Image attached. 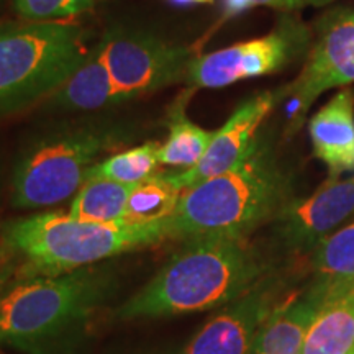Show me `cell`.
Masks as SVG:
<instances>
[{
  "instance_id": "6da1fadb",
  "label": "cell",
  "mask_w": 354,
  "mask_h": 354,
  "mask_svg": "<svg viewBox=\"0 0 354 354\" xmlns=\"http://www.w3.org/2000/svg\"><path fill=\"white\" fill-rule=\"evenodd\" d=\"M148 284L118 307L120 320L165 318L228 305L258 284L263 264L245 240L184 241Z\"/></svg>"
},
{
  "instance_id": "7a4b0ae2",
  "label": "cell",
  "mask_w": 354,
  "mask_h": 354,
  "mask_svg": "<svg viewBox=\"0 0 354 354\" xmlns=\"http://www.w3.org/2000/svg\"><path fill=\"white\" fill-rule=\"evenodd\" d=\"M289 180L268 146L256 138L248 156L225 174L183 190L169 220L171 238L245 240L289 203Z\"/></svg>"
},
{
  "instance_id": "3957f363",
  "label": "cell",
  "mask_w": 354,
  "mask_h": 354,
  "mask_svg": "<svg viewBox=\"0 0 354 354\" xmlns=\"http://www.w3.org/2000/svg\"><path fill=\"white\" fill-rule=\"evenodd\" d=\"M3 241L21 258L25 276H59L171 238L167 223H94L63 212H39L3 225Z\"/></svg>"
},
{
  "instance_id": "277c9868",
  "label": "cell",
  "mask_w": 354,
  "mask_h": 354,
  "mask_svg": "<svg viewBox=\"0 0 354 354\" xmlns=\"http://www.w3.org/2000/svg\"><path fill=\"white\" fill-rule=\"evenodd\" d=\"M128 135L118 123H74L35 133L13 165L12 205L41 210L76 196L92 167L125 145Z\"/></svg>"
},
{
  "instance_id": "5b68a950",
  "label": "cell",
  "mask_w": 354,
  "mask_h": 354,
  "mask_svg": "<svg viewBox=\"0 0 354 354\" xmlns=\"http://www.w3.org/2000/svg\"><path fill=\"white\" fill-rule=\"evenodd\" d=\"M113 290V274L84 268L20 276L0 294V343H35L77 328Z\"/></svg>"
},
{
  "instance_id": "8992f818",
  "label": "cell",
  "mask_w": 354,
  "mask_h": 354,
  "mask_svg": "<svg viewBox=\"0 0 354 354\" xmlns=\"http://www.w3.org/2000/svg\"><path fill=\"white\" fill-rule=\"evenodd\" d=\"M88 50L86 32L63 20L0 25V115L48 99Z\"/></svg>"
},
{
  "instance_id": "52a82bcc",
  "label": "cell",
  "mask_w": 354,
  "mask_h": 354,
  "mask_svg": "<svg viewBox=\"0 0 354 354\" xmlns=\"http://www.w3.org/2000/svg\"><path fill=\"white\" fill-rule=\"evenodd\" d=\"M94 46L128 100L184 82L190 63L198 56L189 46L128 28H112Z\"/></svg>"
},
{
  "instance_id": "ba28073f",
  "label": "cell",
  "mask_w": 354,
  "mask_h": 354,
  "mask_svg": "<svg viewBox=\"0 0 354 354\" xmlns=\"http://www.w3.org/2000/svg\"><path fill=\"white\" fill-rule=\"evenodd\" d=\"M308 38L305 26L286 20L263 38L196 56L184 82L196 91L227 87L243 79L268 76L292 63L305 50Z\"/></svg>"
},
{
  "instance_id": "9c48e42d",
  "label": "cell",
  "mask_w": 354,
  "mask_h": 354,
  "mask_svg": "<svg viewBox=\"0 0 354 354\" xmlns=\"http://www.w3.org/2000/svg\"><path fill=\"white\" fill-rule=\"evenodd\" d=\"M349 82H354V10L333 15L322 25L308 63L297 81L286 88L292 95L290 130H297L323 92Z\"/></svg>"
},
{
  "instance_id": "30bf717a",
  "label": "cell",
  "mask_w": 354,
  "mask_h": 354,
  "mask_svg": "<svg viewBox=\"0 0 354 354\" xmlns=\"http://www.w3.org/2000/svg\"><path fill=\"white\" fill-rule=\"evenodd\" d=\"M281 95L271 91L263 92L234 110L228 122L214 133V138L201 161L192 169L172 174L180 189L184 190L210 177L225 174L240 165L253 148L261 123L277 104Z\"/></svg>"
},
{
  "instance_id": "8fae6325",
  "label": "cell",
  "mask_w": 354,
  "mask_h": 354,
  "mask_svg": "<svg viewBox=\"0 0 354 354\" xmlns=\"http://www.w3.org/2000/svg\"><path fill=\"white\" fill-rule=\"evenodd\" d=\"M354 214V177H330L313 196L290 201L277 215L281 236L292 250H315L335 227Z\"/></svg>"
},
{
  "instance_id": "7c38bea8",
  "label": "cell",
  "mask_w": 354,
  "mask_h": 354,
  "mask_svg": "<svg viewBox=\"0 0 354 354\" xmlns=\"http://www.w3.org/2000/svg\"><path fill=\"white\" fill-rule=\"evenodd\" d=\"M272 286L258 282L210 318L183 354H250L256 335L271 315Z\"/></svg>"
},
{
  "instance_id": "4fadbf2b",
  "label": "cell",
  "mask_w": 354,
  "mask_h": 354,
  "mask_svg": "<svg viewBox=\"0 0 354 354\" xmlns=\"http://www.w3.org/2000/svg\"><path fill=\"white\" fill-rule=\"evenodd\" d=\"M330 284L320 279L302 299L282 305L266 318L250 354H302L308 328L328 295Z\"/></svg>"
},
{
  "instance_id": "5bb4252c",
  "label": "cell",
  "mask_w": 354,
  "mask_h": 354,
  "mask_svg": "<svg viewBox=\"0 0 354 354\" xmlns=\"http://www.w3.org/2000/svg\"><path fill=\"white\" fill-rule=\"evenodd\" d=\"M315 156L330 167V177L354 171V92L343 88L308 123Z\"/></svg>"
},
{
  "instance_id": "9a60e30c",
  "label": "cell",
  "mask_w": 354,
  "mask_h": 354,
  "mask_svg": "<svg viewBox=\"0 0 354 354\" xmlns=\"http://www.w3.org/2000/svg\"><path fill=\"white\" fill-rule=\"evenodd\" d=\"M46 100L48 107L61 112H94L128 102V97L113 82L95 46H91L86 59Z\"/></svg>"
},
{
  "instance_id": "2e32d148",
  "label": "cell",
  "mask_w": 354,
  "mask_h": 354,
  "mask_svg": "<svg viewBox=\"0 0 354 354\" xmlns=\"http://www.w3.org/2000/svg\"><path fill=\"white\" fill-rule=\"evenodd\" d=\"M328 284V295L310 325L302 354L354 351V282L346 286Z\"/></svg>"
},
{
  "instance_id": "e0dca14e",
  "label": "cell",
  "mask_w": 354,
  "mask_h": 354,
  "mask_svg": "<svg viewBox=\"0 0 354 354\" xmlns=\"http://www.w3.org/2000/svg\"><path fill=\"white\" fill-rule=\"evenodd\" d=\"M190 91L187 88L172 102L167 112V138L158 148L159 165L167 167H179L187 171L201 161L203 153L209 148L215 131L203 130L189 120L185 105H187Z\"/></svg>"
},
{
  "instance_id": "ac0fdd59",
  "label": "cell",
  "mask_w": 354,
  "mask_h": 354,
  "mask_svg": "<svg viewBox=\"0 0 354 354\" xmlns=\"http://www.w3.org/2000/svg\"><path fill=\"white\" fill-rule=\"evenodd\" d=\"M183 189L172 174H154L133 187L127 203L128 223H169L179 205Z\"/></svg>"
},
{
  "instance_id": "d6986e66",
  "label": "cell",
  "mask_w": 354,
  "mask_h": 354,
  "mask_svg": "<svg viewBox=\"0 0 354 354\" xmlns=\"http://www.w3.org/2000/svg\"><path fill=\"white\" fill-rule=\"evenodd\" d=\"M135 185L107 179H87L69 205V215L94 223L125 221L127 203Z\"/></svg>"
},
{
  "instance_id": "ffe728a7",
  "label": "cell",
  "mask_w": 354,
  "mask_h": 354,
  "mask_svg": "<svg viewBox=\"0 0 354 354\" xmlns=\"http://www.w3.org/2000/svg\"><path fill=\"white\" fill-rule=\"evenodd\" d=\"M159 145L154 141L110 154L92 167L87 179H107L115 183L136 185L158 174Z\"/></svg>"
},
{
  "instance_id": "44dd1931",
  "label": "cell",
  "mask_w": 354,
  "mask_h": 354,
  "mask_svg": "<svg viewBox=\"0 0 354 354\" xmlns=\"http://www.w3.org/2000/svg\"><path fill=\"white\" fill-rule=\"evenodd\" d=\"M313 268L320 279L331 284L346 286L354 282V221L315 248Z\"/></svg>"
},
{
  "instance_id": "7402d4cb",
  "label": "cell",
  "mask_w": 354,
  "mask_h": 354,
  "mask_svg": "<svg viewBox=\"0 0 354 354\" xmlns=\"http://www.w3.org/2000/svg\"><path fill=\"white\" fill-rule=\"evenodd\" d=\"M13 10L21 20L57 21L71 17V0H13Z\"/></svg>"
},
{
  "instance_id": "603a6c76",
  "label": "cell",
  "mask_w": 354,
  "mask_h": 354,
  "mask_svg": "<svg viewBox=\"0 0 354 354\" xmlns=\"http://www.w3.org/2000/svg\"><path fill=\"white\" fill-rule=\"evenodd\" d=\"M21 264L19 253L0 238V294L20 276Z\"/></svg>"
},
{
  "instance_id": "cb8c5ba5",
  "label": "cell",
  "mask_w": 354,
  "mask_h": 354,
  "mask_svg": "<svg viewBox=\"0 0 354 354\" xmlns=\"http://www.w3.org/2000/svg\"><path fill=\"white\" fill-rule=\"evenodd\" d=\"M300 3H302V0H225V8L230 15H234V13H241L259 6L290 10V8L299 7Z\"/></svg>"
},
{
  "instance_id": "d4e9b609",
  "label": "cell",
  "mask_w": 354,
  "mask_h": 354,
  "mask_svg": "<svg viewBox=\"0 0 354 354\" xmlns=\"http://www.w3.org/2000/svg\"><path fill=\"white\" fill-rule=\"evenodd\" d=\"M99 0H71V17L81 15V13L87 12L92 8Z\"/></svg>"
},
{
  "instance_id": "484cf974",
  "label": "cell",
  "mask_w": 354,
  "mask_h": 354,
  "mask_svg": "<svg viewBox=\"0 0 354 354\" xmlns=\"http://www.w3.org/2000/svg\"><path fill=\"white\" fill-rule=\"evenodd\" d=\"M177 6H201V3H212L214 0H172Z\"/></svg>"
},
{
  "instance_id": "4316f807",
  "label": "cell",
  "mask_w": 354,
  "mask_h": 354,
  "mask_svg": "<svg viewBox=\"0 0 354 354\" xmlns=\"http://www.w3.org/2000/svg\"><path fill=\"white\" fill-rule=\"evenodd\" d=\"M305 2L308 3V6H315V7H322V6H326V3L331 2V0H305Z\"/></svg>"
}]
</instances>
